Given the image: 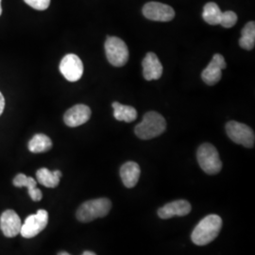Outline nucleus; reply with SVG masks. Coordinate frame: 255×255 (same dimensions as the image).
Returning a JSON list of instances; mask_svg holds the SVG:
<instances>
[{
	"mask_svg": "<svg viewBox=\"0 0 255 255\" xmlns=\"http://www.w3.org/2000/svg\"><path fill=\"white\" fill-rule=\"evenodd\" d=\"M111 208L112 202L105 198L86 201L77 211V219L82 222H90L107 216Z\"/></svg>",
	"mask_w": 255,
	"mask_h": 255,
	"instance_id": "7ed1b4c3",
	"label": "nucleus"
},
{
	"mask_svg": "<svg viewBox=\"0 0 255 255\" xmlns=\"http://www.w3.org/2000/svg\"><path fill=\"white\" fill-rule=\"evenodd\" d=\"M91 109L84 104L75 105L64 114V123L68 127H79L85 124L91 118Z\"/></svg>",
	"mask_w": 255,
	"mask_h": 255,
	"instance_id": "9b49d317",
	"label": "nucleus"
},
{
	"mask_svg": "<svg viewBox=\"0 0 255 255\" xmlns=\"http://www.w3.org/2000/svg\"><path fill=\"white\" fill-rule=\"evenodd\" d=\"M105 52L110 64L117 67L124 66L129 57L127 45L119 37L107 38L105 42Z\"/></svg>",
	"mask_w": 255,
	"mask_h": 255,
	"instance_id": "39448f33",
	"label": "nucleus"
},
{
	"mask_svg": "<svg viewBox=\"0 0 255 255\" xmlns=\"http://www.w3.org/2000/svg\"><path fill=\"white\" fill-rule=\"evenodd\" d=\"M58 255H70L68 253H66V252H61V253H59Z\"/></svg>",
	"mask_w": 255,
	"mask_h": 255,
	"instance_id": "a878e982",
	"label": "nucleus"
},
{
	"mask_svg": "<svg viewBox=\"0 0 255 255\" xmlns=\"http://www.w3.org/2000/svg\"><path fill=\"white\" fill-rule=\"evenodd\" d=\"M197 159L201 169L205 173L216 175L222 168V162L217 148L209 143L202 144L197 152Z\"/></svg>",
	"mask_w": 255,
	"mask_h": 255,
	"instance_id": "20e7f679",
	"label": "nucleus"
},
{
	"mask_svg": "<svg viewBox=\"0 0 255 255\" xmlns=\"http://www.w3.org/2000/svg\"><path fill=\"white\" fill-rule=\"evenodd\" d=\"M222 228V219L218 215H209L194 229L191 239L194 244L204 246L215 240Z\"/></svg>",
	"mask_w": 255,
	"mask_h": 255,
	"instance_id": "f257e3e1",
	"label": "nucleus"
},
{
	"mask_svg": "<svg viewBox=\"0 0 255 255\" xmlns=\"http://www.w3.org/2000/svg\"><path fill=\"white\" fill-rule=\"evenodd\" d=\"M226 131L231 140L238 145H242L245 147L255 146V131L246 124L237 121H230L226 125Z\"/></svg>",
	"mask_w": 255,
	"mask_h": 255,
	"instance_id": "423d86ee",
	"label": "nucleus"
},
{
	"mask_svg": "<svg viewBox=\"0 0 255 255\" xmlns=\"http://www.w3.org/2000/svg\"><path fill=\"white\" fill-rule=\"evenodd\" d=\"M22 222L13 210H6L0 217V229L4 236L14 237L20 234Z\"/></svg>",
	"mask_w": 255,
	"mask_h": 255,
	"instance_id": "f8f14e48",
	"label": "nucleus"
},
{
	"mask_svg": "<svg viewBox=\"0 0 255 255\" xmlns=\"http://www.w3.org/2000/svg\"><path fill=\"white\" fill-rule=\"evenodd\" d=\"M48 222V213L46 210H38L36 214L28 216L22 224L20 235L25 238H32L46 229Z\"/></svg>",
	"mask_w": 255,
	"mask_h": 255,
	"instance_id": "0eeeda50",
	"label": "nucleus"
},
{
	"mask_svg": "<svg viewBox=\"0 0 255 255\" xmlns=\"http://www.w3.org/2000/svg\"><path fill=\"white\" fill-rule=\"evenodd\" d=\"M140 166L135 162H127L120 168V177L124 185L128 188H132L137 184L140 178Z\"/></svg>",
	"mask_w": 255,
	"mask_h": 255,
	"instance_id": "2eb2a0df",
	"label": "nucleus"
},
{
	"mask_svg": "<svg viewBox=\"0 0 255 255\" xmlns=\"http://www.w3.org/2000/svg\"><path fill=\"white\" fill-rule=\"evenodd\" d=\"M227 64L224 57L221 54H215L208 66L202 71L201 79L207 85H215L221 80L222 70L226 68Z\"/></svg>",
	"mask_w": 255,
	"mask_h": 255,
	"instance_id": "9d476101",
	"label": "nucleus"
},
{
	"mask_svg": "<svg viewBox=\"0 0 255 255\" xmlns=\"http://www.w3.org/2000/svg\"><path fill=\"white\" fill-rule=\"evenodd\" d=\"M52 147V141L49 137L38 133L31 138L28 142V150L32 153H42L48 151Z\"/></svg>",
	"mask_w": 255,
	"mask_h": 255,
	"instance_id": "6ab92c4d",
	"label": "nucleus"
},
{
	"mask_svg": "<svg viewBox=\"0 0 255 255\" xmlns=\"http://www.w3.org/2000/svg\"><path fill=\"white\" fill-rule=\"evenodd\" d=\"M13 185L16 187H27L28 190V195L31 198L33 201H39L42 200L43 194L42 191L37 188V182L33 178L31 177H27L25 174H18L14 179H13Z\"/></svg>",
	"mask_w": 255,
	"mask_h": 255,
	"instance_id": "dca6fc26",
	"label": "nucleus"
},
{
	"mask_svg": "<svg viewBox=\"0 0 255 255\" xmlns=\"http://www.w3.org/2000/svg\"><path fill=\"white\" fill-rule=\"evenodd\" d=\"M2 14V7H1V0H0V16Z\"/></svg>",
	"mask_w": 255,
	"mask_h": 255,
	"instance_id": "bb28decb",
	"label": "nucleus"
},
{
	"mask_svg": "<svg viewBox=\"0 0 255 255\" xmlns=\"http://www.w3.org/2000/svg\"><path fill=\"white\" fill-rule=\"evenodd\" d=\"M60 71L68 82H78L83 74L82 60L77 55H65L61 61Z\"/></svg>",
	"mask_w": 255,
	"mask_h": 255,
	"instance_id": "6e6552de",
	"label": "nucleus"
},
{
	"mask_svg": "<svg viewBox=\"0 0 255 255\" xmlns=\"http://www.w3.org/2000/svg\"><path fill=\"white\" fill-rule=\"evenodd\" d=\"M223 17V11L219 9L218 4L215 2H209L205 4L202 12V18L212 26L220 25Z\"/></svg>",
	"mask_w": 255,
	"mask_h": 255,
	"instance_id": "a211bd4d",
	"label": "nucleus"
},
{
	"mask_svg": "<svg viewBox=\"0 0 255 255\" xmlns=\"http://www.w3.org/2000/svg\"><path fill=\"white\" fill-rule=\"evenodd\" d=\"M143 76L146 81L159 80L163 75V65L159 61L157 55L148 52L142 62Z\"/></svg>",
	"mask_w": 255,
	"mask_h": 255,
	"instance_id": "4468645a",
	"label": "nucleus"
},
{
	"mask_svg": "<svg viewBox=\"0 0 255 255\" xmlns=\"http://www.w3.org/2000/svg\"><path fill=\"white\" fill-rule=\"evenodd\" d=\"M28 6L37 10H45L50 5V0H24Z\"/></svg>",
	"mask_w": 255,
	"mask_h": 255,
	"instance_id": "5701e85b",
	"label": "nucleus"
},
{
	"mask_svg": "<svg viewBox=\"0 0 255 255\" xmlns=\"http://www.w3.org/2000/svg\"><path fill=\"white\" fill-rule=\"evenodd\" d=\"M62 177V172L60 170L50 171L47 168H40L37 170V181L48 188H54L60 183V179Z\"/></svg>",
	"mask_w": 255,
	"mask_h": 255,
	"instance_id": "f3484780",
	"label": "nucleus"
},
{
	"mask_svg": "<svg viewBox=\"0 0 255 255\" xmlns=\"http://www.w3.org/2000/svg\"><path fill=\"white\" fill-rule=\"evenodd\" d=\"M237 22V15L236 12H234L233 10H227L223 12V17L221 21V26L226 28L233 27Z\"/></svg>",
	"mask_w": 255,
	"mask_h": 255,
	"instance_id": "4be33fe9",
	"label": "nucleus"
},
{
	"mask_svg": "<svg viewBox=\"0 0 255 255\" xmlns=\"http://www.w3.org/2000/svg\"><path fill=\"white\" fill-rule=\"evenodd\" d=\"M165 128L166 122L164 117L157 112H148L135 127V134L140 139L148 140L161 135Z\"/></svg>",
	"mask_w": 255,
	"mask_h": 255,
	"instance_id": "f03ea898",
	"label": "nucleus"
},
{
	"mask_svg": "<svg viewBox=\"0 0 255 255\" xmlns=\"http://www.w3.org/2000/svg\"><path fill=\"white\" fill-rule=\"evenodd\" d=\"M113 108H114V117L119 121H124V122L129 123L136 119V110L131 106L123 105V104H120L118 101H116L113 103Z\"/></svg>",
	"mask_w": 255,
	"mask_h": 255,
	"instance_id": "aec40b11",
	"label": "nucleus"
},
{
	"mask_svg": "<svg viewBox=\"0 0 255 255\" xmlns=\"http://www.w3.org/2000/svg\"><path fill=\"white\" fill-rule=\"evenodd\" d=\"M143 14L146 18L158 22H168L175 17L173 8L160 2L146 3L143 7Z\"/></svg>",
	"mask_w": 255,
	"mask_h": 255,
	"instance_id": "1a4fd4ad",
	"label": "nucleus"
},
{
	"mask_svg": "<svg viewBox=\"0 0 255 255\" xmlns=\"http://www.w3.org/2000/svg\"><path fill=\"white\" fill-rule=\"evenodd\" d=\"M191 204L187 201H172L165 204L158 210V216L163 219H168L173 217H183L191 212Z\"/></svg>",
	"mask_w": 255,
	"mask_h": 255,
	"instance_id": "ddd939ff",
	"label": "nucleus"
},
{
	"mask_svg": "<svg viewBox=\"0 0 255 255\" xmlns=\"http://www.w3.org/2000/svg\"><path fill=\"white\" fill-rule=\"evenodd\" d=\"M82 255H97L95 253H93V252H90V251H86V252H84Z\"/></svg>",
	"mask_w": 255,
	"mask_h": 255,
	"instance_id": "393cba45",
	"label": "nucleus"
},
{
	"mask_svg": "<svg viewBox=\"0 0 255 255\" xmlns=\"http://www.w3.org/2000/svg\"><path fill=\"white\" fill-rule=\"evenodd\" d=\"M239 45L246 50L254 49L255 46V23L254 21L249 22L243 27L241 38L239 40Z\"/></svg>",
	"mask_w": 255,
	"mask_h": 255,
	"instance_id": "412c9836",
	"label": "nucleus"
},
{
	"mask_svg": "<svg viewBox=\"0 0 255 255\" xmlns=\"http://www.w3.org/2000/svg\"><path fill=\"white\" fill-rule=\"evenodd\" d=\"M4 108H5V100H4L3 95H2L1 92H0V116L2 115V113H3V111H4Z\"/></svg>",
	"mask_w": 255,
	"mask_h": 255,
	"instance_id": "b1692460",
	"label": "nucleus"
}]
</instances>
